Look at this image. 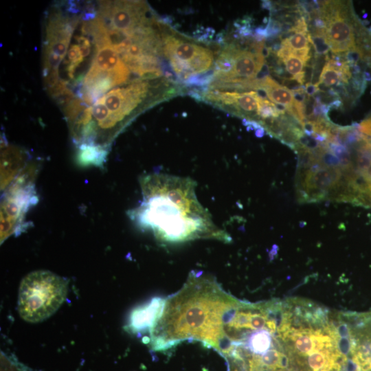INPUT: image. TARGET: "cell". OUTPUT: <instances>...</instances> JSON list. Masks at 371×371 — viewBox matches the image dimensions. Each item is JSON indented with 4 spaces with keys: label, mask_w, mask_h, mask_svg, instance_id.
I'll return each mask as SVG.
<instances>
[{
    "label": "cell",
    "mask_w": 371,
    "mask_h": 371,
    "mask_svg": "<svg viewBox=\"0 0 371 371\" xmlns=\"http://www.w3.org/2000/svg\"><path fill=\"white\" fill-rule=\"evenodd\" d=\"M189 177L153 172L140 179L142 199L128 212L142 229L161 242L176 243L196 239L229 242V235L216 225L196 194Z\"/></svg>",
    "instance_id": "1"
},
{
    "label": "cell",
    "mask_w": 371,
    "mask_h": 371,
    "mask_svg": "<svg viewBox=\"0 0 371 371\" xmlns=\"http://www.w3.org/2000/svg\"><path fill=\"white\" fill-rule=\"evenodd\" d=\"M232 297L215 280L192 271L183 287L166 299L150 329L153 348L166 350L188 339L211 347L221 330Z\"/></svg>",
    "instance_id": "2"
},
{
    "label": "cell",
    "mask_w": 371,
    "mask_h": 371,
    "mask_svg": "<svg viewBox=\"0 0 371 371\" xmlns=\"http://www.w3.org/2000/svg\"><path fill=\"white\" fill-rule=\"evenodd\" d=\"M150 84L136 80L114 88L84 109L79 117L80 131L74 137L79 145L93 146L109 153L113 139L146 99Z\"/></svg>",
    "instance_id": "3"
},
{
    "label": "cell",
    "mask_w": 371,
    "mask_h": 371,
    "mask_svg": "<svg viewBox=\"0 0 371 371\" xmlns=\"http://www.w3.org/2000/svg\"><path fill=\"white\" fill-rule=\"evenodd\" d=\"M68 280L49 271L27 274L21 282L18 309L22 319L37 323L52 315L64 302Z\"/></svg>",
    "instance_id": "4"
},
{
    "label": "cell",
    "mask_w": 371,
    "mask_h": 371,
    "mask_svg": "<svg viewBox=\"0 0 371 371\" xmlns=\"http://www.w3.org/2000/svg\"><path fill=\"white\" fill-rule=\"evenodd\" d=\"M35 164L27 165L3 190L1 202V243L11 236H18L30 225L26 214L38 201Z\"/></svg>",
    "instance_id": "5"
},
{
    "label": "cell",
    "mask_w": 371,
    "mask_h": 371,
    "mask_svg": "<svg viewBox=\"0 0 371 371\" xmlns=\"http://www.w3.org/2000/svg\"><path fill=\"white\" fill-rule=\"evenodd\" d=\"M78 23L76 16L71 18L58 9L48 15L43 51V79L59 77L60 65L68 52L72 34Z\"/></svg>",
    "instance_id": "6"
},
{
    "label": "cell",
    "mask_w": 371,
    "mask_h": 371,
    "mask_svg": "<svg viewBox=\"0 0 371 371\" xmlns=\"http://www.w3.org/2000/svg\"><path fill=\"white\" fill-rule=\"evenodd\" d=\"M161 49L176 74L183 80L205 72L213 65L211 50L176 36L164 35Z\"/></svg>",
    "instance_id": "7"
},
{
    "label": "cell",
    "mask_w": 371,
    "mask_h": 371,
    "mask_svg": "<svg viewBox=\"0 0 371 371\" xmlns=\"http://www.w3.org/2000/svg\"><path fill=\"white\" fill-rule=\"evenodd\" d=\"M146 3L140 1H101L96 14L109 30L131 36L139 28L153 24L147 16Z\"/></svg>",
    "instance_id": "8"
},
{
    "label": "cell",
    "mask_w": 371,
    "mask_h": 371,
    "mask_svg": "<svg viewBox=\"0 0 371 371\" xmlns=\"http://www.w3.org/2000/svg\"><path fill=\"white\" fill-rule=\"evenodd\" d=\"M203 97L205 100L223 107L238 117L257 123L258 122L262 98L255 91L239 93L210 89L205 91Z\"/></svg>",
    "instance_id": "9"
},
{
    "label": "cell",
    "mask_w": 371,
    "mask_h": 371,
    "mask_svg": "<svg viewBox=\"0 0 371 371\" xmlns=\"http://www.w3.org/2000/svg\"><path fill=\"white\" fill-rule=\"evenodd\" d=\"M166 299L155 297L149 302L135 308L130 316L129 328L133 332L151 329L160 317Z\"/></svg>",
    "instance_id": "10"
},
{
    "label": "cell",
    "mask_w": 371,
    "mask_h": 371,
    "mask_svg": "<svg viewBox=\"0 0 371 371\" xmlns=\"http://www.w3.org/2000/svg\"><path fill=\"white\" fill-rule=\"evenodd\" d=\"M24 155L12 147L1 153V190H5L26 166Z\"/></svg>",
    "instance_id": "11"
},
{
    "label": "cell",
    "mask_w": 371,
    "mask_h": 371,
    "mask_svg": "<svg viewBox=\"0 0 371 371\" xmlns=\"http://www.w3.org/2000/svg\"><path fill=\"white\" fill-rule=\"evenodd\" d=\"M258 90L264 91L268 99L272 102L284 105L286 109L293 105L294 102L293 92L284 86L280 85L271 76H267L258 80Z\"/></svg>",
    "instance_id": "12"
},
{
    "label": "cell",
    "mask_w": 371,
    "mask_h": 371,
    "mask_svg": "<svg viewBox=\"0 0 371 371\" xmlns=\"http://www.w3.org/2000/svg\"><path fill=\"white\" fill-rule=\"evenodd\" d=\"M247 330L246 335L240 339L242 345L253 354L262 355L272 347L273 335L265 326L264 328L254 330L249 334Z\"/></svg>",
    "instance_id": "13"
},
{
    "label": "cell",
    "mask_w": 371,
    "mask_h": 371,
    "mask_svg": "<svg viewBox=\"0 0 371 371\" xmlns=\"http://www.w3.org/2000/svg\"><path fill=\"white\" fill-rule=\"evenodd\" d=\"M337 350H315L308 355V364L312 371H331L333 355Z\"/></svg>",
    "instance_id": "14"
},
{
    "label": "cell",
    "mask_w": 371,
    "mask_h": 371,
    "mask_svg": "<svg viewBox=\"0 0 371 371\" xmlns=\"http://www.w3.org/2000/svg\"><path fill=\"white\" fill-rule=\"evenodd\" d=\"M341 81L340 72L326 63L319 78V85L330 87L337 85Z\"/></svg>",
    "instance_id": "15"
},
{
    "label": "cell",
    "mask_w": 371,
    "mask_h": 371,
    "mask_svg": "<svg viewBox=\"0 0 371 371\" xmlns=\"http://www.w3.org/2000/svg\"><path fill=\"white\" fill-rule=\"evenodd\" d=\"M280 352L275 348L269 349L260 355L262 363L269 370L279 371Z\"/></svg>",
    "instance_id": "16"
},
{
    "label": "cell",
    "mask_w": 371,
    "mask_h": 371,
    "mask_svg": "<svg viewBox=\"0 0 371 371\" xmlns=\"http://www.w3.org/2000/svg\"><path fill=\"white\" fill-rule=\"evenodd\" d=\"M293 50H298L309 47V33H295L285 38Z\"/></svg>",
    "instance_id": "17"
},
{
    "label": "cell",
    "mask_w": 371,
    "mask_h": 371,
    "mask_svg": "<svg viewBox=\"0 0 371 371\" xmlns=\"http://www.w3.org/2000/svg\"><path fill=\"white\" fill-rule=\"evenodd\" d=\"M283 63L285 65L286 71L293 76L303 71L306 63L300 58L291 55Z\"/></svg>",
    "instance_id": "18"
},
{
    "label": "cell",
    "mask_w": 371,
    "mask_h": 371,
    "mask_svg": "<svg viewBox=\"0 0 371 371\" xmlns=\"http://www.w3.org/2000/svg\"><path fill=\"white\" fill-rule=\"evenodd\" d=\"M335 332L339 337H352L351 330L346 322H340L336 327Z\"/></svg>",
    "instance_id": "19"
},
{
    "label": "cell",
    "mask_w": 371,
    "mask_h": 371,
    "mask_svg": "<svg viewBox=\"0 0 371 371\" xmlns=\"http://www.w3.org/2000/svg\"><path fill=\"white\" fill-rule=\"evenodd\" d=\"M341 371H362V369L356 361L348 357L342 366Z\"/></svg>",
    "instance_id": "20"
},
{
    "label": "cell",
    "mask_w": 371,
    "mask_h": 371,
    "mask_svg": "<svg viewBox=\"0 0 371 371\" xmlns=\"http://www.w3.org/2000/svg\"><path fill=\"white\" fill-rule=\"evenodd\" d=\"M282 86L287 88L291 91H295L303 86L300 83H299L296 80L293 78V77L291 78L282 79Z\"/></svg>",
    "instance_id": "21"
},
{
    "label": "cell",
    "mask_w": 371,
    "mask_h": 371,
    "mask_svg": "<svg viewBox=\"0 0 371 371\" xmlns=\"http://www.w3.org/2000/svg\"><path fill=\"white\" fill-rule=\"evenodd\" d=\"M289 363V360L288 357L284 355L283 352H280V359H279V371H284L286 370Z\"/></svg>",
    "instance_id": "22"
},
{
    "label": "cell",
    "mask_w": 371,
    "mask_h": 371,
    "mask_svg": "<svg viewBox=\"0 0 371 371\" xmlns=\"http://www.w3.org/2000/svg\"><path fill=\"white\" fill-rule=\"evenodd\" d=\"M305 91L308 96L313 97L319 91L318 86L313 85L311 82L305 84Z\"/></svg>",
    "instance_id": "23"
},
{
    "label": "cell",
    "mask_w": 371,
    "mask_h": 371,
    "mask_svg": "<svg viewBox=\"0 0 371 371\" xmlns=\"http://www.w3.org/2000/svg\"><path fill=\"white\" fill-rule=\"evenodd\" d=\"M233 371H238V370L236 369V370H233Z\"/></svg>",
    "instance_id": "24"
}]
</instances>
